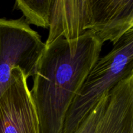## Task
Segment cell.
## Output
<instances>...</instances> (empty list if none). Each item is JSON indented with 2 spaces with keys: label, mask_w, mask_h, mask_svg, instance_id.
<instances>
[{
  "label": "cell",
  "mask_w": 133,
  "mask_h": 133,
  "mask_svg": "<svg viewBox=\"0 0 133 133\" xmlns=\"http://www.w3.org/2000/svg\"><path fill=\"white\" fill-rule=\"evenodd\" d=\"M103 43L92 32L45 46L30 90L39 133H62L77 92L99 58Z\"/></svg>",
  "instance_id": "6da1fadb"
},
{
  "label": "cell",
  "mask_w": 133,
  "mask_h": 133,
  "mask_svg": "<svg viewBox=\"0 0 133 133\" xmlns=\"http://www.w3.org/2000/svg\"><path fill=\"white\" fill-rule=\"evenodd\" d=\"M106 55L99 57L77 92L68 111L62 133H74L103 96L133 74V29Z\"/></svg>",
  "instance_id": "7a4b0ae2"
},
{
  "label": "cell",
  "mask_w": 133,
  "mask_h": 133,
  "mask_svg": "<svg viewBox=\"0 0 133 133\" xmlns=\"http://www.w3.org/2000/svg\"><path fill=\"white\" fill-rule=\"evenodd\" d=\"M45 49L40 35L23 17L0 18V97L10 84L14 69H20L27 79L33 77Z\"/></svg>",
  "instance_id": "3957f363"
},
{
  "label": "cell",
  "mask_w": 133,
  "mask_h": 133,
  "mask_svg": "<svg viewBox=\"0 0 133 133\" xmlns=\"http://www.w3.org/2000/svg\"><path fill=\"white\" fill-rule=\"evenodd\" d=\"M0 133H39L27 78L19 68L12 71L10 84L0 97Z\"/></svg>",
  "instance_id": "277c9868"
},
{
  "label": "cell",
  "mask_w": 133,
  "mask_h": 133,
  "mask_svg": "<svg viewBox=\"0 0 133 133\" xmlns=\"http://www.w3.org/2000/svg\"><path fill=\"white\" fill-rule=\"evenodd\" d=\"M92 16V0H52L45 46L58 38L72 40L85 35Z\"/></svg>",
  "instance_id": "5b68a950"
},
{
  "label": "cell",
  "mask_w": 133,
  "mask_h": 133,
  "mask_svg": "<svg viewBox=\"0 0 133 133\" xmlns=\"http://www.w3.org/2000/svg\"><path fill=\"white\" fill-rule=\"evenodd\" d=\"M92 32L104 44H116L133 29V0H92Z\"/></svg>",
  "instance_id": "8992f818"
},
{
  "label": "cell",
  "mask_w": 133,
  "mask_h": 133,
  "mask_svg": "<svg viewBox=\"0 0 133 133\" xmlns=\"http://www.w3.org/2000/svg\"><path fill=\"white\" fill-rule=\"evenodd\" d=\"M95 133H133V75L118 83L109 100Z\"/></svg>",
  "instance_id": "52a82bcc"
},
{
  "label": "cell",
  "mask_w": 133,
  "mask_h": 133,
  "mask_svg": "<svg viewBox=\"0 0 133 133\" xmlns=\"http://www.w3.org/2000/svg\"><path fill=\"white\" fill-rule=\"evenodd\" d=\"M51 1L52 0H16L14 9L22 12L25 22L28 25L48 29Z\"/></svg>",
  "instance_id": "ba28073f"
},
{
  "label": "cell",
  "mask_w": 133,
  "mask_h": 133,
  "mask_svg": "<svg viewBox=\"0 0 133 133\" xmlns=\"http://www.w3.org/2000/svg\"><path fill=\"white\" fill-rule=\"evenodd\" d=\"M109 92L101 99L94 109L90 112L74 133H95L96 127L103 116L107 105Z\"/></svg>",
  "instance_id": "9c48e42d"
}]
</instances>
